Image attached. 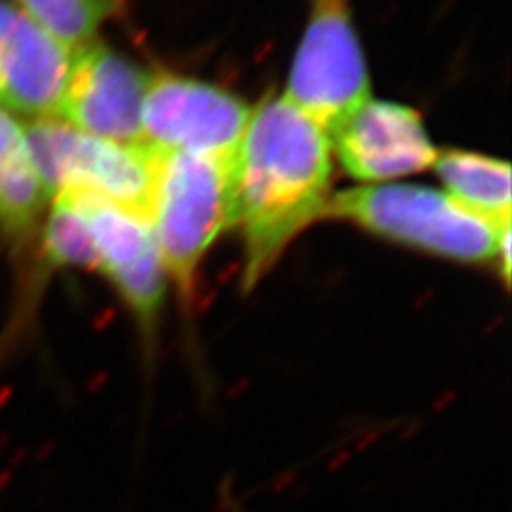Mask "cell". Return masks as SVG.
I'll list each match as a JSON object with an SVG mask.
<instances>
[{
    "instance_id": "obj_1",
    "label": "cell",
    "mask_w": 512,
    "mask_h": 512,
    "mask_svg": "<svg viewBox=\"0 0 512 512\" xmlns=\"http://www.w3.org/2000/svg\"><path fill=\"white\" fill-rule=\"evenodd\" d=\"M330 137L281 97H266L245 129L236 156L243 291L274 268L300 232L325 217L330 200Z\"/></svg>"
},
{
    "instance_id": "obj_2",
    "label": "cell",
    "mask_w": 512,
    "mask_h": 512,
    "mask_svg": "<svg viewBox=\"0 0 512 512\" xmlns=\"http://www.w3.org/2000/svg\"><path fill=\"white\" fill-rule=\"evenodd\" d=\"M150 152L147 217L165 275L190 304L207 251L222 232L238 226L236 158Z\"/></svg>"
},
{
    "instance_id": "obj_3",
    "label": "cell",
    "mask_w": 512,
    "mask_h": 512,
    "mask_svg": "<svg viewBox=\"0 0 512 512\" xmlns=\"http://www.w3.org/2000/svg\"><path fill=\"white\" fill-rule=\"evenodd\" d=\"M325 217L349 220L380 238L465 264L501 266L511 275V222L497 224L446 192L410 184L361 186L332 196Z\"/></svg>"
},
{
    "instance_id": "obj_4",
    "label": "cell",
    "mask_w": 512,
    "mask_h": 512,
    "mask_svg": "<svg viewBox=\"0 0 512 512\" xmlns=\"http://www.w3.org/2000/svg\"><path fill=\"white\" fill-rule=\"evenodd\" d=\"M27 145L48 196L86 190L147 215L152 152L88 135L59 118H40L25 129Z\"/></svg>"
},
{
    "instance_id": "obj_5",
    "label": "cell",
    "mask_w": 512,
    "mask_h": 512,
    "mask_svg": "<svg viewBox=\"0 0 512 512\" xmlns=\"http://www.w3.org/2000/svg\"><path fill=\"white\" fill-rule=\"evenodd\" d=\"M285 97L330 139L370 101L365 57L346 0H317Z\"/></svg>"
},
{
    "instance_id": "obj_6",
    "label": "cell",
    "mask_w": 512,
    "mask_h": 512,
    "mask_svg": "<svg viewBox=\"0 0 512 512\" xmlns=\"http://www.w3.org/2000/svg\"><path fill=\"white\" fill-rule=\"evenodd\" d=\"M251 109L213 84L160 73L143 105V147L236 158Z\"/></svg>"
},
{
    "instance_id": "obj_7",
    "label": "cell",
    "mask_w": 512,
    "mask_h": 512,
    "mask_svg": "<svg viewBox=\"0 0 512 512\" xmlns=\"http://www.w3.org/2000/svg\"><path fill=\"white\" fill-rule=\"evenodd\" d=\"M150 74L103 44L74 52L61 114L88 135L122 145L143 143V105Z\"/></svg>"
},
{
    "instance_id": "obj_8",
    "label": "cell",
    "mask_w": 512,
    "mask_h": 512,
    "mask_svg": "<svg viewBox=\"0 0 512 512\" xmlns=\"http://www.w3.org/2000/svg\"><path fill=\"white\" fill-rule=\"evenodd\" d=\"M74 52L35 19L0 0V107L33 120L57 118L73 73Z\"/></svg>"
},
{
    "instance_id": "obj_9",
    "label": "cell",
    "mask_w": 512,
    "mask_h": 512,
    "mask_svg": "<svg viewBox=\"0 0 512 512\" xmlns=\"http://www.w3.org/2000/svg\"><path fill=\"white\" fill-rule=\"evenodd\" d=\"M340 164L359 181L418 173L439 156L420 114L397 103L368 101L332 137Z\"/></svg>"
},
{
    "instance_id": "obj_10",
    "label": "cell",
    "mask_w": 512,
    "mask_h": 512,
    "mask_svg": "<svg viewBox=\"0 0 512 512\" xmlns=\"http://www.w3.org/2000/svg\"><path fill=\"white\" fill-rule=\"evenodd\" d=\"M61 194L76 205L86 220L97 255V272L109 279L122 300L147 293L164 281L162 256L143 211L86 190Z\"/></svg>"
},
{
    "instance_id": "obj_11",
    "label": "cell",
    "mask_w": 512,
    "mask_h": 512,
    "mask_svg": "<svg viewBox=\"0 0 512 512\" xmlns=\"http://www.w3.org/2000/svg\"><path fill=\"white\" fill-rule=\"evenodd\" d=\"M25 129L0 107V232L12 241L29 238L46 203Z\"/></svg>"
},
{
    "instance_id": "obj_12",
    "label": "cell",
    "mask_w": 512,
    "mask_h": 512,
    "mask_svg": "<svg viewBox=\"0 0 512 512\" xmlns=\"http://www.w3.org/2000/svg\"><path fill=\"white\" fill-rule=\"evenodd\" d=\"M446 194L476 215L497 224L511 222V167L475 152L448 150L435 160Z\"/></svg>"
},
{
    "instance_id": "obj_13",
    "label": "cell",
    "mask_w": 512,
    "mask_h": 512,
    "mask_svg": "<svg viewBox=\"0 0 512 512\" xmlns=\"http://www.w3.org/2000/svg\"><path fill=\"white\" fill-rule=\"evenodd\" d=\"M42 262L52 270L86 268L97 272V255L88 224L65 194L54 196L42 232Z\"/></svg>"
},
{
    "instance_id": "obj_14",
    "label": "cell",
    "mask_w": 512,
    "mask_h": 512,
    "mask_svg": "<svg viewBox=\"0 0 512 512\" xmlns=\"http://www.w3.org/2000/svg\"><path fill=\"white\" fill-rule=\"evenodd\" d=\"M23 12L73 52L92 44L107 16L105 0H21Z\"/></svg>"
}]
</instances>
